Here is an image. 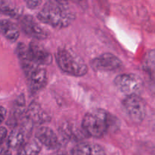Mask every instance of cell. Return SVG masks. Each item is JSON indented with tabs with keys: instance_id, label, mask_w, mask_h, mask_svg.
Instances as JSON below:
<instances>
[{
	"instance_id": "ffe728a7",
	"label": "cell",
	"mask_w": 155,
	"mask_h": 155,
	"mask_svg": "<svg viewBox=\"0 0 155 155\" xmlns=\"http://www.w3.org/2000/svg\"><path fill=\"white\" fill-rule=\"evenodd\" d=\"M26 5L30 9H36L42 3V0H24Z\"/></svg>"
},
{
	"instance_id": "d4e9b609",
	"label": "cell",
	"mask_w": 155,
	"mask_h": 155,
	"mask_svg": "<svg viewBox=\"0 0 155 155\" xmlns=\"http://www.w3.org/2000/svg\"><path fill=\"white\" fill-rule=\"evenodd\" d=\"M54 155H71V153H64V152H61V153H56V154H54Z\"/></svg>"
},
{
	"instance_id": "6da1fadb",
	"label": "cell",
	"mask_w": 155,
	"mask_h": 155,
	"mask_svg": "<svg viewBox=\"0 0 155 155\" xmlns=\"http://www.w3.org/2000/svg\"><path fill=\"white\" fill-rule=\"evenodd\" d=\"M120 122L116 116L102 109L87 112L82 121V128L88 136L100 138L109 131L117 130Z\"/></svg>"
},
{
	"instance_id": "cb8c5ba5",
	"label": "cell",
	"mask_w": 155,
	"mask_h": 155,
	"mask_svg": "<svg viewBox=\"0 0 155 155\" xmlns=\"http://www.w3.org/2000/svg\"><path fill=\"white\" fill-rule=\"evenodd\" d=\"M6 109H5L4 106H1V122H2L5 120V118L6 116Z\"/></svg>"
},
{
	"instance_id": "7c38bea8",
	"label": "cell",
	"mask_w": 155,
	"mask_h": 155,
	"mask_svg": "<svg viewBox=\"0 0 155 155\" xmlns=\"http://www.w3.org/2000/svg\"><path fill=\"white\" fill-rule=\"evenodd\" d=\"M60 133L67 140L72 141H80L85 137H89L83 128L79 129L78 126L74 122H65L60 127Z\"/></svg>"
},
{
	"instance_id": "8fae6325",
	"label": "cell",
	"mask_w": 155,
	"mask_h": 155,
	"mask_svg": "<svg viewBox=\"0 0 155 155\" xmlns=\"http://www.w3.org/2000/svg\"><path fill=\"white\" fill-rule=\"evenodd\" d=\"M23 119L33 124H42L49 121L50 118L43 110L41 109L40 106L36 102H33L30 105L27 110L24 113Z\"/></svg>"
},
{
	"instance_id": "2e32d148",
	"label": "cell",
	"mask_w": 155,
	"mask_h": 155,
	"mask_svg": "<svg viewBox=\"0 0 155 155\" xmlns=\"http://www.w3.org/2000/svg\"><path fill=\"white\" fill-rule=\"evenodd\" d=\"M142 65L143 71L151 80L155 81V50H151L145 53Z\"/></svg>"
},
{
	"instance_id": "52a82bcc",
	"label": "cell",
	"mask_w": 155,
	"mask_h": 155,
	"mask_svg": "<svg viewBox=\"0 0 155 155\" xmlns=\"http://www.w3.org/2000/svg\"><path fill=\"white\" fill-rule=\"evenodd\" d=\"M90 65L92 69L96 71L110 72L121 69L123 62L115 55L106 53L94 58L90 62Z\"/></svg>"
},
{
	"instance_id": "603a6c76",
	"label": "cell",
	"mask_w": 155,
	"mask_h": 155,
	"mask_svg": "<svg viewBox=\"0 0 155 155\" xmlns=\"http://www.w3.org/2000/svg\"><path fill=\"white\" fill-rule=\"evenodd\" d=\"M0 155H12L8 147H2Z\"/></svg>"
},
{
	"instance_id": "5b68a950",
	"label": "cell",
	"mask_w": 155,
	"mask_h": 155,
	"mask_svg": "<svg viewBox=\"0 0 155 155\" xmlns=\"http://www.w3.org/2000/svg\"><path fill=\"white\" fill-rule=\"evenodd\" d=\"M114 84L123 94L127 96L139 95L143 88V81L135 74H120L114 79Z\"/></svg>"
},
{
	"instance_id": "e0dca14e",
	"label": "cell",
	"mask_w": 155,
	"mask_h": 155,
	"mask_svg": "<svg viewBox=\"0 0 155 155\" xmlns=\"http://www.w3.org/2000/svg\"><path fill=\"white\" fill-rule=\"evenodd\" d=\"M0 9L2 13L13 18H21L22 15V9L12 0H1Z\"/></svg>"
},
{
	"instance_id": "ba28073f",
	"label": "cell",
	"mask_w": 155,
	"mask_h": 155,
	"mask_svg": "<svg viewBox=\"0 0 155 155\" xmlns=\"http://www.w3.org/2000/svg\"><path fill=\"white\" fill-rule=\"evenodd\" d=\"M20 25L25 34L36 40H44L48 36V33L31 15L21 17Z\"/></svg>"
},
{
	"instance_id": "8992f818",
	"label": "cell",
	"mask_w": 155,
	"mask_h": 155,
	"mask_svg": "<svg viewBox=\"0 0 155 155\" xmlns=\"http://www.w3.org/2000/svg\"><path fill=\"white\" fill-rule=\"evenodd\" d=\"M28 81L30 92L34 94L43 89L47 83L46 70L36 64L24 70Z\"/></svg>"
},
{
	"instance_id": "d6986e66",
	"label": "cell",
	"mask_w": 155,
	"mask_h": 155,
	"mask_svg": "<svg viewBox=\"0 0 155 155\" xmlns=\"http://www.w3.org/2000/svg\"><path fill=\"white\" fill-rule=\"evenodd\" d=\"M95 6L97 10L101 12L103 15H107L109 14L108 0H94Z\"/></svg>"
},
{
	"instance_id": "9c48e42d",
	"label": "cell",
	"mask_w": 155,
	"mask_h": 155,
	"mask_svg": "<svg viewBox=\"0 0 155 155\" xmlns=\"http://www.w3.org/2000/svg\"><path fill=\"white\" fill-rule=\"evenodd\" d=\"M29 57L35 64L39 65H49L53 61L52 55L39 43H30L28 46Z\"/></svg>"
},
{
	"instance_id": "484cf974",
	"label": "cell",
	"mask_w": 155,
	"mask_h": 155,
	"mask_svg": "<svg viewBox=\"0 0 155 155\" xmlns=\"http://www.w3.org/2000/svg\"><path fill=\"white\" fill-rule=\"evenodd\" d=\"M54 1L59 2H68V0H54Z\"/></svg>"
},
{
	"instance_id": "3957f363",
	"label": "cell",
	"mask_w": 155,
	"mask_h": 155,
	"mask_svg": "<svg viewBox=\"0 0 155 155\" xmlns=\"http://www.w3.org/2000/svg\"><path fill=\"white\" fill-rule=\"evenodd\" d=\"M55 60L63 72L81 77L88 72V66L80 56L67 48H59L55 53Z\"/></svg>"
},
{
	"instance_id": "7a4b0ae2",
	"label": "cell",
	"mask_w": 155,
	"mask_h": 155,
	"mask_svg": "<svg viewBox=\"0 0 155 155\" xmlns=\"http://www.w3.org/2000/svg\"><path fill=\"white\" fill-rule=\"evenodd\" d=\"M37 18L44 24L56 29L68 27L75 19V14L71 11L68 2H59L48 0L37 15Z\"/></svg>"
},
{
	"instance_id": "5bb4252c",
	"label": "cell",
	"mask_w": 155,
	"mask_h": 155,
	"mask_svg": "<svg viewBox=\"0 0 155 155\" xmlns=\"http://www.w3.org/2000/svg\"><path fill=\"white\" fill-rule=\"evenodd\" d=\"M27 132L22 126H16L12 129L6 141L7 147L11 149H19L24 143L25 135Z\"/></svg>"
},
{
	"instance_id": "ac0fdd59",
	"label": "cell",
	"mask_w": 155,
	"mask_h": 155,
	"mask_svg": "<svg viewBox=\"0 0 155 155\" xmlns=\"http://www.w3.org/2000/svg\"><path fill=\"white\" fill-rule=\"evenodd\" d=\"M41 151V146L38 140H30L24 142L19 149L17 155H39Z\"/></svg>"
},
{
	"instance_id": "44dd1931",
	"label": "cell",
	"mask_w": 155,
	"mask_h": 155,
	"mask_svg": "<svg viewBox=\"0 0 155 155\" xmlns=\"http://www.w3.org/2000/svg\"><path fill=\"white\" fill-rule=\"evenodd\" d=\"M71 1L83 10H86L88 9V6H89L87 0H71Z\"/></svg>"
},
{
	"instance_id": "30bf717a",
	"label": "cell",
	"mask_w": 155,
	"mask_h": 155,
	"mask_svg": "<svg viewBox=\"0 0 155 155\" xmlns=\"http://www.w3.org/2000/svg\"><path fill=\"white\" fill-rule=\"evenodd\" d=\"M36 140L49 150H57L61 147L58 138L54 131L46 126L39 128L36 132Z\"/></svg>"
},
{
	"instance_id": "4fadbf2b",
	"label": "cell",
	"mask_w": 155,
	"mask_h": 155,
	"mask_svg": "<svg viewBox=\"0 0 155 155\" xmlns=\"http://www.w3.org/2000/svg\"><path fill=\"white\" fill-rule=\"evenodd\" d=\"M71 155H106L105 151L99 144L80 142L70 151Z\"/></svg>"
},
{
	"instance_id": "9a60e30c",
	"label": "cell",
	"mask_w": 155,
	"mask_h": 155,
	"mask_svg": "<svg viewBox=\"0 0 155 155\" xmlns=\"http://www.w3.org/2000/svg\"><path fill=\"white\" fill-rule=\"evenodd\" d=\"M0 27L2 34L10 42H15L19 37V29L18 26L12 21L7 19H2L0 23Z\"/></svg>"
},
{
	"instance_id": "7402d4cb",
	"label": "cell",
	"mask_w": 155,
	"mask_h": 155,
	"mask_svg": "<svg viewBox=\"0 0 155 155\" xmlns=\"http://www.w3.org/2000/svg\"><path fill=\"white\" fill-rule=\"evenodd\" d=\"M6 136H7V129L4 127L2 126L1 130H0V138H1V144H3V142L5 140Z\"/></svg>"
},
{
	"instance_id": "277c9868",
	"label": "cell",
	"mask_w": 155,
	"mask_h": 155,
	"mask_svg": "<svg viewBox=\"0 0 155 155\" xmlns=\"http://www.w3.org/2000/svg\"><path fill=\"white\" fill-rule=\"evenodd\" d=\"M123 108L129 118L136 124L144 120L146 114V106L143 99L138 94L129 95L123 100Z\"/></svg>"
}]
</instances>
